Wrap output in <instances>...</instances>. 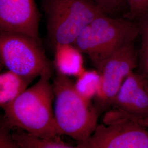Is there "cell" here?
Here are the masks:
<instances>
[{
    "label": "cell",
    "mask_w": 148,
    "mask_h": 148,
    "mask_svg": "<svg viewBox=\"0 0 148 148\" xmlns=\"http://www.w3.org/2000/svg\"><path fill=\"white\" fill-rule=\"evenodd\" d=\"M75 90L85 100L92 102L98 95L101 86V76L98 70H85L76 77Z\"/></svg>",
    "instance_id": "cell-13"
},
{
    "label": "cell",
    "mask_w": 148,
    "mask_h": 148,
    "mask_svg": "<svg viewBox=\"0 0 148 148\" xmlns=\"http://www.w3.org/2000/svg\"><path fill=\"white\" fill-rule=\"evenodd\" d=\"M102 12L107 15L116 16L124 11L128 13L127 0H93ZM126 16V17H127Z\"/></svg>",
    "instance_id": "cell-14"
},
{
    "label": "cell",
    "mask_w": 148,
    "mask_h": 148,
    "mask_svg": "<svg viewBox=\"0 0 148 148\" xmlns=\"http://www.w3.org/2000/svg\"><path fill=\"white\" fill-rule=\"evenodd\" d=\"M128 13L126 18L139 20L148 14V0H127Z\"/></svg>",
    "instance_id": "cell-15"
},
{
    "label": "cell",
    "mask_w": 148,
    "mask_h": 148,
    "mask_svg": "<svg viewBox=\"0 0 148 148\" xmlns=\"http://www.w3.org/2000/svg\"><path fill=\"white\" fill-rule=\"evenodd\" d=\"M138 53L134 42L128 43L108 57L97 69L101 86L95 99L98 114L112 106V101L128 76L137 66Z\"/></svg>",
    "instance_id": "cell-6"
},
{
    "label": "cell",
    "mask_w": 148,
    "mask_h": 148,
    "mask_svg": "<svg viewBox=\"0 0 148 148\" xmlns=\"http://www.w3.org/2000/svg\"><path fill=\"white\" fill-rule=\"evenodd\" d=\"M52 86L54 114L59 136H68L78 143L84 142L98 125L95 106L79 95L69 77L57 73Z\"/></svg>",
    "instance_id": "cell-2"
},
{
    "label": "cell",
    "mask_w": 148,
    "mask_h": 148,
    "mask_svg": "<svg viewBox=\"0 0 148 148\" xmlns=\"http://www.w3.org/2000/svg\"><path fill=\"white\" fill-rule=\"evenodd\" d=\"M11 125L3 117L0 127V148H19L10 133Z\"/></svg>",
    "instance_id": "cell-16"
},
{
    "label": "cell",
    "mask_w": 148,
    "mask_h": 148,
    "mask_svg": "<svg viewBox=\"0 0 148 148\" xmlns=\"http://www.w3.org/2000/svg\"><path fill=\"white\" fill-rule=\"evenodd\" d=\"M77 148H148V129L136 122L106 117Z\"/></svg>",
    "instance_id": "cell-7"
},
{
    "label": "cell",
    "mask_w": 148,
    "mask_h": 148,
    "mask_svg": "<svg viewBox=\"0 0 148 148\" xmlns=\"http://www.w3.org/2000/svg\"><path fill=\"white\" fill-rule=\"evenodd\" d=\"M59 136L53 138L45 137L22 130L12 133L13 138L19 148H75L73 145L62 140Z\"/></svg>",
    "instance_id": "cell-12"
},
{
    "label": "cell",
    "mask_w": 148,
    "mask_h": 148,
    "mask_svg": "<svg viewBox=\"0 0 148 148\" xmlns=\"http://www.w3.org/2000/svg\"><path fill=\"white\" fill-rule=\"evenodd\" d=\"M42 4L54 46L73 44L85 27L104 13L93 0H42Z\"/></svg>",
    "instance_id": "cell-4"
},
{
    "label": "cell",
    "mask_w": 148,
    "mask_h": 148,
    "mask_svg": "<svg viewBox=\"0 0 148 148\" xmlns=\"http://www.w3.org/2000/svg\"><path fill=\"white\" fill-rule=\"evenodd\" d=\"M140 35L142 38V47L140 49L148 48V14L139 20L138 23Z\"/></svg>",
    "instance_id": "cell-17"
},
{
    "label": "cell",
    "mask_w": 148,
    "mask_h": 148,
    "mask_svg": "<svg viewBox=\"0 0 148 148\" xmlns=\"http://www.w3.org/2000/svg\"><path fill=\"white\" fill-rule=\"evenodd\" d=\"M0 56L8 70L21 76L29 84L51 70L41 42L24 34L1 32Z\"/></svg>",
    "instance_id": "cell-5"
},
{
    "label": "cell",
    "mask_w": 148,
    "mask_h": 148,
    "mask_svg": "<svg viewBox=\"0 0 148 148\" xmlns=\"http://www.w3.org/2000/svg\"><path fill=\"white\" fill-rule=\"evenodd\" d=\"M139 65L140 73L148 79V48L140 49Z\"/></svg>",
    "instance_id": "cell-19"
},
{
    "label": "cell",
    "mask_w": 148,
    "mask_h": 148,
    "mask_svg": "<svg viewBox=\"0 0 148 148\" xmlns=\"http://www.w3.org/2000/svg\"><path fill=\"white\" fill-rule=\"evenodd\" d=\"M138 35V25L132 20L103 13L85 27L73 44L88 56L97 69L111 54L134 42Z\"/></svg>",
    "instance_id": "cell-3"
},
{
    "label": "cell",
    "mask_w": 148,
    "mask_h": 148,
    "mask_svg": "<svg viewBox=\"0 0 148 148\" xmlns=\"http://www.w3.org/2000/svg\"><path fill=\"white\" fill-rule=\"evenodd\" d=\"M112 106L128 115L148 116V79L142 74H130L114 98Z\"/></svg>",
    "instance_id": "cell-9"
},
{
    "label": "cell",
    "mask_w": 148,
    "mask_h": 148,
    "mask_svg": "<svg viewBox=\"0 0 148 148\" xmlns=\"http://www.w3.org/2000/svg\"><path fill=\"white\" fill-rule=\"evenodd\" d=\"M51 74L52 70L44 72L35 85L2 108L11 127L45 137L59 136L52 107Z\"/></svg>",
    "instance_id": "cell-1"
},
{
    "label": "cell",
    "mask_w": 148,
    "mask_h": 148,
    "mask_svg": "<svg viewBox=\"0 0 148 148\" xmlns=\"http://www.w3.org/2000/svg\"><path fill=\"white\" fill-rule=\"evenodd\" d=\"M29 82L10 70L0 75V106L1 108L14 101L27 89Z\"/></svg>",
    "instance_id": "cell-11"
},
{
    "label": "cell",
    "mask_w": 148,
    "mask_h": 148,
    "mask_svg": "<svg viewBox=\"0 0 148 148\" xmlns=\"http://www.w3.org/2000/svg\"><path fill=\"white\" fill-rule=\"evenodd\" d=\"M54 46V65L58 73L76 77L85 70L83 53L74 44H57Z\"/></svg>",
    "instance_id": "cell-10"
},
{
    "label": "cell",
    "mask_w": 148,
    "mask_h": 148,
    "mask_svg": "<svg viewBox=\"0 0 148 148\" xmlns=\"http://www.w3.org/2000/svg\"><path fill=\"white\" fill-rule=\"evenodd\" d=\"M40 18L34 0H0L1 32L24 34L41 42Z\"/></svg>",
    "instance_id": "cell-8"
},
{
    "label": "cell",
    "mask_w": 148,
    "mask_h": 148,
    "mask_svg": "<svg viewBox=\"0 0 148 148\" xmlns=\"http://www.w3.org/2000/svg\"><path fill=\"white\" fill-rule=\"evenodd\" d=\"M116 115L119 119H125L127 120L136 122L138 124H139L143 127L148 129V116H134L128 115L117 109L116 110Z\"/></svg>",
    "instance_id": "cell-18"
}]
</instances>
